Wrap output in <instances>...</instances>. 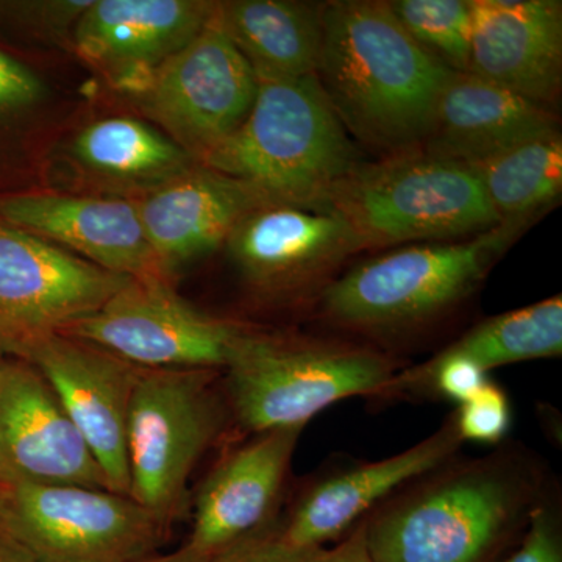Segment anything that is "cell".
<instances>
[{
	"instance_id": "obj_1",
	"label": "cell",
	"mask_w": 562,
	"mask_h": 562,
	"mask_svg": "<svg viewBox=\"0 0 562 562\" xmlns=\"http://www.w3.org/2000/svg\"><path fill=\"white\" fill-rule=\"evenodd\" d=\"M543 495L541 465L519 450L452 460L373 509L366 543L375 562H490Z\"/></svg>"
},
{
	"instance_id": "obj_2",
	"label": "cell",
	"mask_w": 562,
	"mask_h": 562,
	"mask_svg": "<svg viewBox=\"0 0 562 562\" xmlns=\"http://www.w3.org/2000/svg\"><path fill=\"white\" fill-rule=\"evenodd\" d=\"M452 74L406 33L390 3H324L314 76L350 138L387 155L417 149Z\"/></svg>"
},
{
	"instance_id": "obj_3",
	"label": "cell",
	"mask_w": 562,
	"mask_h": 562,
	"mask_svg": "<svg viewBox=\"0 0 562 562\" xmlns=\"http://www.w3.org/2000/svg\"><path fill=\"white\" fill-rule=\"evenodd\" d=\"M201 165L241 181L266 202L324 206L362 161L310 76L258 80L246 120Z\"/></svg>"
},
{
	"instance_id": "obj_4",
	"label": "cell",
	"mask_w": 562,
	"mask_h": 562,
	"mask_svg": "<svg viewBox=\"0 0 562 562\" xmlns=\"http://www.w3.org/2000/svg\"><path fill=\"white\" fill-rule=\"evenodd\" d=\"M525 227L501 224L464 241L412 244L361 261L322 291L321 314L368 338L417 330L468 301Z\"/></svg>"
},
{
	"instance_id": "obj_5",
	"label": "cell",
	"mask_w": 562,
	"mask_h": 562,
	"mask_svg": "<svg viewBox=\"0 0 562 562\" xmlns=\"http://www.w3.org/2000/svg\"><path fill=\"white\" fill-rule=\"evenodd\" d=\"M324 206L346 221L360 250L458 241L502 224L468 166L420 147L362 162Z\"/></svg>"
},
{
	"instance_id": "obj_6",
	"label": "cell",
	"mask_w": 562,
	"mask_h": 562,
	"mask_svg": "<svg viewBox=\"0 0 562 562\" xmlns=\"http://www.w3.org/2000/svg\"><path fill=\"white\" fill-rule=\"evenodd\" d=\"M398 369L394 358L375 347L247 328L224 371L233 416L257 435L306 427L344 398L375 397Z\"/></svg>"
},
{
	"instance_id": "obj_7",
	"label": "cell",
	"mask_w": 562,
	"mask_h": 562,
	"mask_svg": "<svg viewBox=\"0 0 562 562\" xmlns=\"http://www.w3.org/2000/svg\"><path fill=\"white\" fill-rule=\"evenodd\" d=\"M216 371L140 369L131 403L128 497L166 528L179 513L188 480L221 435L225 406Z\"/></svg>"
},
{
	"instance_id": "obj_8",
	"label": "cell",
	"mask_w": 562,
	"mask_h": 562,
	"mask_svg": "<svg viewBox=\"0 0 562 562\" xmlns=\"http://www.w3.org/2000/svg\"><path fill=\"white\" fill-rule=\"evenodd\" d=\"M0 530L35 562H140L166 528L128 495L14 480L0 483Z\"/></svg>"
},
{
	"instance_id": "obj_9",
	"label": "cell",
	"mask_w": 562,
	"mask_h": 562,
	"mask_svg": "<svg viewBox=\"0 0 562 562\" xmlns=\"http://www.w3.org/2000/svg\"><path fill=\"white\" fill-rule=\"evenodd\" d=\"M247 327L202 313L160 276L131 279L101 308L63 328L144 371H224Z\"/></svg>"
},
{
	"instance_id": "obj_10",
	"label": "cell",
	"mask_w": 562,
	"mask_h": 562,
	"mask_svg": "<svg viewBox=\"0 0 562 562\" xmlns=\"http://www.w3.org/2000/svg\"><path fill=\"white\" fill-rule=\"evenodd\" d=\"M257 90L254 69L214 14L183 49L128 88L155 127L198 162L238 131Z\"/></svg>"
},
{
	"instance_id": "obj_11",
	"label": "cell",
	"mask_w": 562,
	"mask_h": 562,
	"mask_svg": "<svg viewBox=\"0 0 562 562\" xmlns=\"http://www.w3.org/2000/svg\"><path fill=\"white\" fill-rule=\"evenodd\" d=\"M131 279L0 220V341L16 355L101 308Z\"/></svg>"
},
{
	"instance_id": "obj_12",
	"label": "cell",
	"mask_w": 562,
	"mask_h": 562,
	"mask_svg": "<svg viewBox=\"0 0 562 562\" xmlns=\"http://www.w3.org/2000/svg\"><path fill=\"white\" fill-rule=\"evenodd\" d=\"M225 246L251 290L280 302L321 295L333 272L360 251L335 211L276 202L250 210Z\"/></svg>"
},
{
	"instance_id": "obj_13",
	"label": "cell",
	"mask_w": 562,
	"mask_h": 562,
	"mask_svg": "<svg viewBox=\"0 0 562 562\" xmlns=\"http://www.w3.org/2000/svg\"><path fill=\"white\" fill-rule=\"evenodd\" d=\"M16 357L49 383L110 491L128 495V414L140 369L65 333L33 339Z\"/></svg>"
},
{
	"instance_id": "obj_14",
	"label": "cell",
	"mask_w": 562,
	"mask_h": 562,
	"mask_svg": "<svg viewBox=\"0 0 562 562\" xmlns=\"http://www.w3.org/2000/svg\"><path fill=\"white\" fill-rule=\"evenodd\" d=\"M0 461L11 482L110 490L49 383L25 361L0 368Z\"/></svg>"
},
{
	"instance_id": "obj_15",
	"label": "cell",
	"mask_w": 562,
	"mask_h": 562,
	"mask_svg": "<svg viewBox=\"0 0 562 562\" xmlns=\"http://www.w3.org/2000/svg\"><path fill=\"white\" fill-rule=\"evenodd\" d=\"M461 446L450 414L438 430L401 453L322 476L295 502L281 538L295 547H325L353 530L395 492L454 460Z\"/></svg>"
},
{
	"instance_id": "obj_16",
	"label": "cell",
	"mask_w": 562,
	"mask_h": 562,
	"mask_svg": "<svg viewBox=\"0 0 562 562\" xmlns=\"http://www.w3.org/2000/svg\"><path fill=\"white\" fill-rule=\"evenodd\" d=\"M0 220L105 271L132 279L165 277L147 243L135 199L25 192L0 198Z\"/></svg>"
},
{
	"instance_id": "obj_17",
	"label": "cell",
	"mask_w": 562,
	"mask_h": 562,
	"mask_svg": "<svg viewBox=\"0 0 562 562\" xmlns=\"http://www.w3.org/2000/svg\"><path fill=\"white\" fill-rule=\"evenodd\" d=\"M468 72L542 105L562 87L560 0H471Z\"/></svg>"
},
{
	"instance_id": "obj_18",
	"label": "cell",
	"mask_w": 562,
	"mask_h": 562,
	"mask_svg": "<svg viewBox=\"0 0 562 562\" xmlns=\"http://www.w3.org/2000/svg\"><path fill=\"white\" fill-rule=\"evenodd\" d=\"M217 2L92 0L72 41L77 52L125 90L205 29Z\"/></svg>"
},
{
	"instance_id": "obj_19",
	"label": "cell",
	"mask_w": 562,
	"mask_h": 562,
	"mask_svg": "<svg viewBox=\"0 0 562 562\" xmlns=\"http://www.w3.org/2000/svg\"><path fill=\"white\" fill-rule=\"evenodd\" d=\"M303 428L257 432L225 457L199 491L184 547L213 558L258 532L279 501Z\"/></svg>"
},
{
	"instance_id": "obj_20",
	"label": "cell",
	"mask_w": 562,
	"mask_h": 562,
	"mask_svg": "<svg viewBox=\"0 0 562 562\" xmlns=\"http://www.w3.org/2000/svg\"><path fill=\"white\" fill-rule=\"evenodd\" d=\"M135 202L147 243L168 279L224 246L238 222L266 201L241 181L198 162Z\"/></svg>"
},
{
	"instance_id": "obj_21",
	"label": "cell",
	"mask_w": 562,
	"mask_h": 562,
	"mask_svg": "<svg viewBox=\"0 0 562 562\" xmlns=\"http://www.w3.org/2000/svg\"><path fill=\"white\" fill-rule=\"evenodd\" d=\"M560 133V117L552 106L471 72H453L439 94L430 132L420 149L468 166Z\"/></svg>"
},
{
	"instance_id": "obj_22",
	"label": "cell",
	"mask_w": 562,
	"mask_h": 562,
	"mask_svg": "<svg viewBox=\"0 0 562 562\" xmlns=\"http://www.w3.org/2000/svg\"><path fill=\"white\" fill-rule=\"evenodd\" d=\"M68 160L79 179L125 199H138L198 165L150 122L120 114L80 128L70 139Z\"/></svg>"
},
{
	"instance_id": "obj_23",
	"label": "cell",
	"mask_w": 562,
	"mask_h": 562,
	"mask_svg": "<svg viewBox=\"0 0 562 562\" xmlns=\"http://www.w3.org/2000/svg\"><path fill=\"white\" fill-rule=\"evenodd\" d=\"M214 18L257 80L302 79L316 74L324 3L231 0L216 3Z\"/></svg>"
},
{
	"instance_id": "obj_24",
	"label": "cell",
	"mask_w": 562,
	"mask_h": 562,
	"mask_svg": "<svg viewBox=\"0 0 562 562\" xmlns=\"http://www.w3.org/2000/svg\"><path fill=\"white\" fill-rule=\"evenodd\" d=\"M468 168L475 173L502 224L528 225L560 201L561 133L519 144Z\"/></svg>"
},
{
	"instance_id": "obj_25",
	"label": "cell",
	"mask_w": 562,
	"mask_h": 562,
	"mask_svg": "<svg viewBox=\"0 0 562 562\" xmlns=\"http://www.w3.org/2000/svg\"><path fill=\"white\" fill-rule=\"evenodd\" d=\"M442 353L468 358L486 372L514 362L561 357V295L480 322Z\"/></svg>"
},
{
	"instance_id": "obj_26",
	"label": "cell",
	"mask_w": 562,
	"mask_h": 562,
	"mask_svg": "<svg viewBox=\"0 0 562 562\" xmlns=\"http://www.w3.org/2000/svg\"><path fill=\"white\" fill-rule=\"evenodd\" d=\"M387 3L402 27L430 57L453 72H468L471 0H395Z\"/></svg>"
},
{
	"instance_id": "obj_27",
	"label": "cell",
	"mask_w": 562,
	"mask_h": 562,
	"mask_svg": "<svg viewBox=\"0 0 562 562\" xmlns=\"http://www.w3.org/2000/svg\"><path fill=\"white\" fill-rule=\"evenodd\" d=\"M92 0L0 2V20L41 41H72L74 29Z\"/></svg>"
},
{
	"instance_id": "obj_28",
	"label": "cell",
	"mask_w": 562,
	"mask_h": 562,
	"mask_svg": "<svg viewBox=\"0 0 562 562\" xmlns=\"http://www.w3.org/2000/svg\"><path fill=\"white\" fill-rule=\"evenodd\" d=\"M461 441L502 442L512 428V405L508 395L491 380L453 413Z\"/></svg>"
},
{
	"instance_id": "obj_29",
	"label": "cell",
	"mask_w": 562,
	"mask_h": 562,
	"mask_svg": "<svg viewBox=\"0 0 562 562\" xmlns=\"http://www.w3.org/2000/svg\"><path fill=\"white\" fill-rule=\"evenodd\" d=\"M330 549L295 547L281 538L280 532H255L233 543L211 562H328Z\"/></svg>"
},
{
	"instance_id": "obj_30",
	"label": "cell",
	"mask_w": 562,
	"mask_h": 562,
	"mask_svg": "<svg viewBox=\"0 0 562 562\" xmlns=\"http://www.w3.org/2000/svg\"><path fill=\"white\" fill-rule=\"evenodd\" d=\"M503 562H562V535L557 508L543 501L532 513L522 541Z\"/></svg>"
},
{
	"instance_id": "obj_31",
	"label": "cell",
	"mask_w": 562,
	"mask_h": 562,
	"mask_svg": "<svg viewBox=\"0 0 562 562\" xmlns=\"http://www.w3.org/2000/svg\"><path fill=\"white\" fill-rule=\"evenodd\" d=\"M43 94L44 85L40 77L0 49V117L27 110Z\"/></svg>"
},
{
	"instance_id": "obj_32",
	"label": "cell",
	"mask_w": 562,
	"mask_h": 562,
	"mask_svg": "<svg viewBox=\"0 0 562 562\" xmlns=\"http://www.w3.org/2000/svg\"><path fill=\"white\" fill-rule=\"evenodd\" d=\"M328 562H375L366 543L364 524L362 520L346 536L335 549H330Z\"/></svg>"
},
{
	"instance_id": "obj_33",
	"label": "cell",
	"mask_w": 562,
	"mask_h": 562,
	"mask_svg": "<svg viewBox=\"0 0 562 562\" xmlns=\"http://www.w3.org/2000/svg\"><path fill=\"white\" fill-rule=\"evenodd\" d=\"M0 562H35L31 554L10 538L5 531L0 530Z\"/></svg>"
},
{
	"instance_id": "obj_34",
	"label": "cell",
	"mask_w": 562,
	"mask_h": 562,
	"mask_svg": "<svg viewBox=\"0 0 562 562\" xmlns=\"http://www.w3.org/2000/svg\"><path fill=\"white\" fill-rule=\"evenodd\" d=\"M213 558L205 557L198 552H192L188 547H181L177 552L161 554V557H155L151 554L150 558L140 562H211Z\"/></svg>"
},
{
	"instance_id": "obj_35",
	"label": "cell",
	"mask_w": 562,
	"mask_h": 562,
	"mask_svg": "<svg viewBox=\"0 0 562 562\" xmlns=\"http://www.w3.org/2000/svg\"><path fill=\"white\" fill-rule=\"evenodd\" d=\"M11 482V476L9 471H7L5 465L0 461V483H9Z\"/></svg>"
},
{
	"instance_id": "obj_36",
	"label": "cell",
	"mask_w": 562,
	"mask_h": 562,
	"mask_svg": "<svg viewBox=\"0 0 562 562\" xmlns=\"http://www.w3.org/2000/svg\"><path fill=\"white\" fill-rule=\"evenodd\" d=\"M5 353H7L5 347H3L2 341H0V368H2L3 362H5V360H3V357H5Z\"/></svg>"
}]
</instances>
